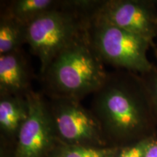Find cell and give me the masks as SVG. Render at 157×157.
<instances>
[{"label": "cell", "instance_id": "1", "mask_svg": "<svg viewBox=\"0 0 157 157\" xmlns=\"http://www.w3.org/2000/svg\"><path fill=\"white\" fill-rule=\"evenodd\" d=\"M91 111L110 147L156 136L157 120L142 76L125 70L108 73L93 95Z\"/></svg>", "mask_w": 157, "mask_h": 157}, {"label": "cell", "instance_id": "2", "mask_svg": "<svg viewBox=\"0 0 157 157\" xmlns=\"http://www.w3.org/2000/svg\"><path fill=\"white\" fill-rule=\"evenodd\" d=\"M87 39V31L57 55L40 74L43 90L51 98L81 101L103 85L108 72Z\"/></svg>", "mask_w": 157, "mask_h": 157}, {"label": "cell", "instance_id": "3", "mask_svg": "<svg viewBox=\"0 0 157 157\" xmlns=\"http://www.w3.org/2000/svg\"><path fill=\"white\" fill-rule=\"evenodd\" d=\"M95 0L61 1L57 8L28 24L27 43L40 61V74L59 52L83 36Z\"/></svg>", "mask_w": 157, "mask_h": 157}, {"label": "cell", "instance_id": "4", "mask_svg": "<svg viewBox=\"0 0 157 157\" xmlns=\"http://www.w3.org/2000/svg\"><path fill=\"white\" fill-rule=\"evenodd\" d=\"M87 36L104 64L140 75L155 67L147 57L151 47L149 42L114 25L99 14L96 7L88 17Z\"/></svg>", "mask_w": 157, "mask_h": 157}, {"label": "cell", "instance_id": "5", "mask_svg": "<svg viewBox=\"0 0 157 157\" xmlns=\"http://www.w3.org/2000/svg\"><path fill=\"white\" fill-rule=\"evenodd\" d=\"M47 105L58 141L72 145L109 146L98 119L79 101L51 98Z\"/></svg>", "mask_w": 157, "mask_h": 157}, {"label": "cell", "instance_id": "6", "mask_svg": "<svg viewBox=\"0 0 157 157\" xmlns=\"http://www.w3.org/2000/svg\"><path fill=\"white\" fill-rule=\"evenodd\" d=\"M27 97L30 113L20 129L11 157H50L58 139L47 100L42 94L33 90Z\"/></svg>", "mask_w": 157, "mask_h": 157}, {"label": "cell", "instance_id": "7", "mask_svg": "<svg viewBox=\"0 0 157 157\" xmlns=\"http://www.w3.org/2000/svg\"><path fill=\"white\" fill-rule=\"evenodd\" d=\"M96 11L111 23L142 37L155 48L157 36L156 2L150 0H101Z\"/></svg>", "mask_w": 157, "mask_h": 157}, {"label": "cell", "instance_id": "8", "mask_svg": "<svg viewBox=\"0 0 157 157\" xmlns=\"http://www.w3.org/2000/svg\"><path fill=\"white\" fill-rule=\"evenodd\" d=\"M30 66L22 48L0 56V96L25 97L32 91Z\"/></svg>", "mask_w": 157, "mask_h": 157}, {"label": "cell", "instance_id": "9", "mask_svg": "<svg viewBox=\"0 0 157 157\" xmlns=\"http://www.w3.org/2000/svg\"><path fill=\"white\" fill-rule=\"evenodd\" d=\"M30 113L27 95L0 96V130L4 137L16 142L19 131Z\"/></svg>", "mask_w": 157, "mask_h": 157}, {"label": "cell", "instance_id": "10", "mask_svg": "<svg viewBox=\"0 0 157 157\" xmlns=\"http://www.w3.org/2000/svg\"><path fill=\"white\" fill-rule=\"evenodd\" d=\"M62 0H13L4 3L2 13L28 25L37 17L57 8Z\"/></svg>", "mask_w": 157, "mask_h": 157}, {"label": "cell", "instance_id": "11", "mask_svg": "<svg viewBox=\"0 0 157 157\" xmlns=\"http://www.w3.org/2000/svg\"><path fill=\"white\" fill-rule=\"evenodd\" d=\"M28 25L10 15H0V56L21 49L27 43Z\"/></svg>", "mask_w": 157, "mask_h": 157}, {"label": "cell", "instance_id": "12", "mask_svg": "<svg viewBox=\"0 0 157 157\" xmlns=\"http://www.w3.org/2000/svg\"><path fill=\"white\" fill-rule=\"evenodd\" d=\"M117 147L67 144L58 140L50 157H112Z\"/></svg>", "mask_w": 157, "mask_h": 157}, {"label": "cell", "instance_id": "13", "mask_svg": "<svg viewBox=\"0 0 157 157\" xmlns=\"http://www.w3.org/2000/svg\"><path fill=\"white\" fill-rule=\"evenodd\" d=\"M156 136L146 137L131 144L117 147L112 157H144L148 144Z\"/></svg>", "mask_w": 157, "mask_h": 157}, {"label": "cell", "instance_id": "14", "mask_svg": "<svg viewBox=\"0 0 157 157\" xmlns=\"http://www.w3.org/2000/svg\"><path fill=\"white\" fill-rule=\"evenodd\" d=\"M141 76L148 91L153 111L157 120V67L155 66L151 71Z\"/></svg>", "mask_w": 157, "mask_h": 157}, {"label": "cell", "instance_id": "15", "mask_svg": "<svg viewBox=\"0 0 157 157\" xmlns=\"http://www.w3.org/2000/svg\"><path fill=\"white\" fill-rule=\"evenodd\" d=\"M144 157H157V138L156 136L151 141L147 147Z\"/></svg>", "mask_w": 157, "mask_h": 157}, {"label": "cell", "instance_id": "16", "mask_svg": "<svg viewBox=\"0 0 157 157\" xmlns=\"http://www.w3.org/2000/svg\"><path fill=\"white\" fill-rule=\"evenodd\" d=\"M156 138H157V132H156Z\"/></svg>", "mask_w": 157, "mask_h": 157}]
</instances>
